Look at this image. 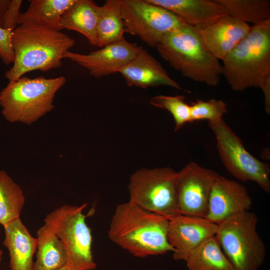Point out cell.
Returning <instances> with one entry per match:
<instances>
[{
  "instance_id": "cell-16",
  "label": "cell",
  "mask_w": 270,
  "mask_h": 270,
  "mask_svg": "<svg viewBox=\"0 0 270 270\" xmlns=\"http://www.w3.org/2000/svg\"><path fill=\"white\" fill-rule=\"evenodd\" d=\"M129 86L146 88L166 86L183 90L168 75L162 64L142 46L136 56L118 70Z\"/></svg>"
},
{
  "instance_id": "cell-3",
  "label": "cell",
  "mask_w": 270,
  "mask_h": 270,
  "mask_svg": "<svg viewBox=\"0 0 270 270\" xmlns=\"http://www.w3.org/2000/svg\"><path fill=\"white\" fill-rule=\"evenodd\" d=\"M75 44L74 38L60 31L32 24H19L12 32L14 60L5 76L10 81L30 72L58 68L64 54Z\"/></svg>"
},
{
  "instance_id": "cell-11",
  "label": "cell",
  "mask_w": 270,
  "mask_h": 270,
  "mask_svg": "<svg viewBox=\"0 0 270 270\" xmlns=\"http://www.w3.org/2000/svg\"><path fill=\"white\" fill-rule=\"evenodd\" d=\"M220 175L191 162L178 172V208L180 214L206 218L212 186Z\"/></svg>"
},
{
  "instance_id": "cell-24",
  "label": "cell",
  "mask_w": 270,
  "mask_h": 270,
  "mask_svg": "<svg viewBox=\"0 0 270 270\" xmlns=\"http://www.w3.org/2000/svg\"><path fill=\"white\" fill-rule=\"evenodd\" d=\"M25 198L20 186L4 170H0V224L3 226L20 218Z\"/></svg>"
},
{
  "instance_id": "cell-21",
  "label": "cell",
  "mask_w": 270,
  "mask_h": 270,
  "mask_svg": "<svg viewBox=\"0 0 270 270\" xmlns=\"http://www.w3.org/2000/svg\"><path fill=\"white\" fill-rule=\"evenodd\" d=\"M120 0H107L100 6L96 26V46H105L124 39Z\"/></svg>"
},
{
  "instance_id": "cell-9",
  "label": "cell",
  "mask_w": 270,
  "mask_h": 270,
  "mask_svg": "<svg viewBox=\"0 0 270 270\" xmlns=\"http://www.w3.org/2000/svg\"><path fill=\"white\" fill-rule=\"evenodd\" d=\"M208 125L214 134L220 159L226 170L238 180L254 182L270 193V165L250 154L223 118L209 121Z\"/></svg>"
},
{
  "instance_id": "cell-8",
  "label": "cell",
  "mask_w": 270,
  "mask_h": 270,
  "mask_svg": "<svg viewBox=\"0 0 270 270\" xmlns=\"http://www.w3.org/2000/svg\"><path fill=\"white\" fill-rule=\"evenodd\" d=\"M178 172L170 167L142 168L130 178L128 202L169 219L180 214L178 208Z\"/></svg>"
},
{
  "instance_id": "cell-27",
  "label": "cell",
  "mask_w": 270,
  "mask_h": 270,
  "mask_svg": "<svg viewBox=\"0 0 270 270\" xmlns=\"http://www.w3.org/2000/svg\"><path fill=\"white\" fill-rule=\"evenodd\" d=\"M190 105L191 122L200 120L208 122L218 120L222 118L223 116L228 112L226 104L220 100H197Z\"/></svg>"
},
{
  "instance_id": "cell-25",
  "label": "cell",
  "mask_w": 270,
  "mask_h": 270,
  "mask_svg": "<svg viewBox=\"0 0 270 270\" xmlns=\"http://www.w3.org/2000/svg\"><path fill=\"white\" fill-rule=\"evenodd\" d=\"M231 16L256 24L270 19L268 0H216Z\"/></svg>"
},
{
  "instance_id": "cell-7",
  "label": "cell",
  "mask_w": 270,
  "mask_h": 270,
  "mask_svg": "<svg viewBox=\"0 0 270 270\" xmlns=\"http://www.w3.org/2000/svg\"><path fill=\"white\" fill-rule=\"evenodd\" d=\"M86 204L64 205L44 218V224L61 241L66 255V264L72 270H94L96 268L92 252V230L83 213Z\"/></svg>"
},
{
  "instance_id": "cell-28",
  "label": "cell",
  "mask_w": 270,
  "mask_h": 270,
  "mask_svg": "<svg viewBox=\"0 0 270 270\" xmlns=\"http://www.w3.org/2000/svg\"><path fill=\"white\" fill-rule=\"evenodd\" d=\"M12 32L0 28V58L7 66L13 64L14 60L12 44Z\"/></svg>"
},
{
  "instance_id": "cell-31",
  "label": "cell",
  "mask_w": 270,
  "mask_h": 270,
  "mask_svg": "<svg viewBox=\"0 0 270 270\" xmlns=\"http://www.w3.org/2000/svg\"><path fill=\"white\" fill-rule=\"evenodd\" d=\"M58 270H72L69 266H68L66 264L59 268Z\"/></svg>"
},
{
  "instance_id": "cell-10",
  "label": "cell",
  "mask_w": 270,
  "mask_h": 270,
  "mask_svg": "<svg viewBox=\"0 0 270 270\" xmlns=\"http://www.w3.org/2000/svg\"><path fill=\"white\" fill-rule=\"evenodd\" d=\"M125 32L156 48L168 33L186 24L166 9L147 0H120Z\"/></svg>"
},
{
  "instance_id": "cell-6",
  "label": "cell",
  "mask_w": 270,
  "mask_h": 270,
  "mask_svg": "<svg viewBox=\"0 0 270 270\" xmlns=\"http://www.w3.org/2000/svg\"><path fill=\"white\" fill-rule=\"evenodd\" d=\"M258 223L257 216L247 210L218 224L216 236L235 270H258L264 261L266 248Z\"/></svg>"
},
{
  "instance_id": "cell-17",
  "label": "cell",
  "mask_w": 270,
  "mask_h": 270,
  "mask_svg": "<svg viewBox=\"0 0 270 270\" xmlns=\"http://www.w3.org/2000/svg\"><path fill=\"white\" fill-rule=\"evenodd\" d=\"M162 7L186 24L200 29L226 14L216 0H147Z\"/></svg>"
},
{
  "instance_id": "cell-30",
  "label": "cell",
  "mask_w": 270,
  "mask_h": 270,
  "mask_svg": "<svg viewBox=\"0 0 270 270\" xmlns=\"http://www.w3.org/2000/svg\"><path fill=\"white\" fill-rule=\"evenodd\" d=\"M10 1L9 0H0V28H2Z\"/></svg>"
},
{
  "instance_id": "cell-26",
  "label": "cell",
  "mask_w": 270,
  "mask_h": 270,
  "mask_svg": "<svg viewBox=\"0 0 270 270\" xmlns=\"http://www.w3.org/2000/svg\"><path fill=\"white\" fill-rule=\"evenodd\" d=\"M150 104L171 114L175 122V132L180 129L186 124L191 122L190 106L186 102L185 96L183 95L156 96L150 99Z\"/></svg>"
},
{
  "instance_id": "cell-12",
  "label": "cell",
  "mask_w": 270,
  "mask_h": 270,
  "mask_svg": "<svg viewBox=\"0 0 270 270\" xmlns=\"http://www.w3.org/2000/svg\"><path fill=\"white\" fill-rule=\"evenodd\" d=\"M218 224L205 218L178 214L168 219L167 238L174 248L173 258L185 261L206 239L216 236Z\"/></svg>"
},
{
  "instance_id": "cell-15",
  "label": "cell",
  "mask_w": 270,
  "mask_h": 270,
  "mask_svg": "<svg viewBox=\"0 0 270 270\" xmlns=\"http://www.w3.org/2000/svg\"><path fill=\"white\" fill-rule=\"evenodd\" d=\"M252 26L227 13L208 26L198 29L202 42L219 60L248 34Z\"/></svg>"
},
{
  "instance_id": "cell-13",
  "label": "cell",
  "mask_w": 270,
  "mask_h": 270,
  "mask_svg": "<svg viewBox=\"0 0 270 270\" xmlns=\"http://www.w3.org/2000/svg\"><path fill=\"white\" fill-rule=\"evenodd\" d=\"M139 48L136 44L124 39L88 54L69 50L64 54V58H68L85 68L91 76L100 78L118 72L122 67L136 56Z\"/></svg>"
},
{
  "instance_id": "cell-5",
  "label": "cell",
  "mask_w": 270,
  "mask_h": 270,
  "mask_svg": "<svg viewBox=\"0 0 270 270\" xmlns=\"http://www.w3.org/2000/svg\"><path fill=\"white\" fill-rule=\"evenodd\" d=\"M66 82L64 76H22L10 81L0 92L2 116L10 122L30 124L53 109L55 94Z\"/></svg>"
},
{
  "instance_id": "cell-14",
  "label": "cell",
  "mask_w": 270,
  "mask_h": 270,
  "mask_svg": "<svg viewBox=\"0 0 270 270\" xmlns=\"http://www.w3.org/2000/svg\"><path fill=\"white\" fill-rule=\"evenodd\" d=\"M252 204L244 185L220 175L212 186L205 218L218 224L235 214L249 210Z\"/></svg>"
},
{
  "instance_id": "cell-1",
  "label": "cell",
  "mask_w": 270,
  "mask_h": 270,
  "mask_svg": "<svg viewBox=\"0 0 270 270\" xmlns=\"http://www.w3.org/2000/svg\"><path fill=\"white\" fill-rule=\"evenodd\" d=\"M222 75L231 88H260L270 114V19L252 25L248 34L222 60Z\"/></svg>"
},
{
  "instance_id": "cell-29",
  "label": "cell",
  "mask_w": 270,
  "mask_h": 270,
  "mask_svg": "<svg viewBox=\"0 0 270 270\" xmlns=\"http://www.w3.org/2000/svg\"><path fill=\"white\" fill-rule=\"evenodd\" d=\"M22 0H12L10 1L8 7L6 14L3 28L12 31L18 24V18Z\"/></svg>"
},
{
  "instance_id": "cell-19",
  "label": "cell",
  "mask_w": 270,
  "mask_h": 270,
  "mask_svg": "<svg viewBox=\"0 0 270 270\" xmlns=\"http://www.w3.org/2000/svg\"><path fill=\"white\" fill-rule=\"evenodd\" d=\"M100 6L91 0H76L62 14L60 22V30L78 32L84 35L92 46H96Z\"/></svg>"
},
{
  "instance_id": "cell-4",
  "label": "cell",
  "mask_w": 270,
  "mask_h": 270,
  "mask_svg": "<svg viewBox=\"0 0 270 270\" xmlns=\"http://www.w3.org/2000/svg\"><path fill=\"white\" fill-rule=\"evenodd\" d=\"M156 48L184 76L210 86L218 84L222 64L204 45L197 28L186 24L178 27L166 34Z\"/></svg>"
},
{
  "instance_id": "cell-32",
  "label": "cell",
  "mask_w": 270,
  "mask_h": 270,
  "mask_svg": "<svg viewBox=\"0 0 270 270\" xmlns=\"http://www.w3.org/2000/svg\"><path fill=\"white\" fill-rule=\"evenodd\" d=\"M2 254H3V252L2 250L0 248V264L2 260Z\"/></svg>"
},
{
  "instance_id": "cell-22",
  "label": "cell",
  "mask_w": 270,
  "mask_h": 270,
  "mask_svg": "<svg viewBox=\"0 0 270 270\" xmlns=\"http://www.w3.org/2000/svg\"><path fill=\"white\" fill-rule=\"evenodd\" d=\"M36 236L34 270H58L64 266L66 255L59 238L44 224L38 229Z\"/></svg>"
},
{
  "instance_id": "cell-23",
  "label": "cell",
  "mask_w": 270,
  "mask_h": 270,
  "mask_svg": "<svg viewBox=\"0 0 270 270\" xmlns=\"http://www.w3.org/2000/svg\"><path fill=\"white\" fill-rule=\"evenodd\" d=\"M184 262L188 270H235L216 236L204 240L190 252Z\"/></svg>"
},
{
  "instance_id": "cell-20",
  "label": "cell",
  "mask_w": 270,
  "mask_h": 270,
  "mask_svg": "<svg viewBox=\"0 0 270 270\" xmlns=\"http://www.w3.org/2000/svg\"><path fill=\"white\" fill-rule=\"evenodd\" d=\"M76 0H32L26 12L20 13L18 24H32L60 31L62 14Z\"/></svg>"
},
{
  "instance_id": "cell-2",
  "label": "cell",
  "mask_w": 270,
  "mask_h": 270,
  "mask_svg": "<svg viewBox=\"0 0 270 270\" xmlns=\"http://www.w3.org/2000/svg\"><path fill=\"white\" fill-rule=\"evenodd\" d=\"M168 222L166 218L128 202L116 206L108 236L114 243L138 258L173 252L167 238Z\"/></svg>"
},
{
  "instance_id": "cell-18",
  "label": "cell",
  "mask_w": 270,
  "mask_h": 270,
  "mask_svg": "<svg viewBox=\"0 0 270 270\" xmlns=\"http://www.w3.org/2000/svg\"><path fill=\"white\" fill-rule=\"evenodd\" d=\"M4 228L3 244L9 252L10 270H34L36 238L31 235L20 218L8 223Z\"/></svg>"
}]
</instances>
